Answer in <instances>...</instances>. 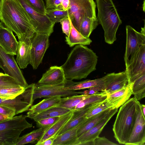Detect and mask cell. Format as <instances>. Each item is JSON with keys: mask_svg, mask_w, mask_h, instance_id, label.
I'll return each mask as SVG.
<instances>
[{"mask_svg": "<svg viewBox=\"0 0 145 145\" xmlns=\"http://www.w3.org/2000/svg\"><path fill=\"white\" fill-rule=\"evenodd\" d=\"M1 22L16 35L18 40L31 38L35 33L29 16L18 0H1Z\"/></svg>", "mask_w": 145, "mask_h": 145, "instance_id": "1", "label": "cell"}, {"mask_svg": "<svg viewBox=\"0 0 145 145\" xmlns=\"http://www.w3.org/2000/svg\"><path fill=\"white\" fill-rule=\"evenodd\" d=\"M98 57L96 53L86 45L77 44L61 66L65 78L72 80L86 78L96 70Z\"/></svg>", "mask_w": 145, "mask_h": 145, "instance_id": "2", "label": "cell"}, {"mask_svg": "<svg viewBox=\"0 0 145 145\" xmlns=\"http://www.w3.org/2000/svg\"><path fill=\"white\" fill-rule=\"evenodd\" d=\"M140 104L134 97L120 106L112 128L114 137L120 144L127 143L135 123Z\"/></svg>", "mask_w": 145, "mask_h": 145, "instance_id": "3", "label": "cell"}, {"mask_svg": "<svg viewBox=\"0 0 145 145\" xmlns=\"http://www.w3.org/2000/svg\"><path fill=\"white\" fill-rule=\"evenodd\" d=\"M96 3L97 18L104 31L105 41L112 44L116 40V32L122 21L112 0H96Z\"/></svg>", "mask_w": 145, "mask_h": 145, "instance_id": "4", "label": "cell"}, {"mask_svg": "<svg viewBox=\"0 0 145 145\" xmlns=\"http://www.w3.org/2000/svg\"><path fill=\"white\" fill-rule=\"evenodd\" d=\"M27 117L22 114L0 122V145H16L22 132L33 126Z\"/></svg>", "mask_w": 145, "mask_h": 145, "instance_id": "5", "label": "cell"}, {"mask_svg": "<svg viewBox=\"0 0 145 145\" xmlns=\"http://www.w3.org/2000/svg\"><path fill=\"white\" fill-rule=\"evenodd\" d=\"M67 10L72 23L79 32L81 24L86 17H96V5L94 0H70Z\"/></svg>", "mask_w": 145, "mask_h": 145, "instance_id": "6", "label": "cell"}, {"mask_svg": "<svg viewBox=\"0 0 145 145\" xmlns=\"http://www.w3.org/2000/svg\"><path fill=\"white\" fill-rule=\"evenodd\" d=\"M72 80L66 79L64 82L57 84L40 86L35 84L33 101L42 98H48L55 96L66 97L76 95L84 94L83 91H76L75 90L67 89L66 88L78 83Z\"/></svg>", "mask_w": 145, "mask_h": 145, "instance_id": "7", "label": "cell"}, {"mask_svg": "<svg viewBox=\"0 0 145 145\" xmlns=\"http://www.w3.org/2000/svg\"><path fill=\"white\" fill-rule=\"evenodd\" d=\"M18 0L27 13L35 32L50 36L54 31L55 23L46 14L35 10L26 0Z\"/></svg>", "mask_w": 145, "mask_h": 145, "instance_id": "8", "label": "cell"}, {"mask_svg": "<svg viewBox=\"0 0 145 145\" xmlns=\"http://www.w3.org/2000/svg\"><path fill=\"white\" fill-rule=\"evenodd\" d=\"M35 84L28 85L25 88L22 93L14 99H7L0 98V105L14 109L16 114L29 110L33 103V96Z\"/></svg>", "mask_w": 145, "mask_h": 145, "instance_id": "9", "label": "cell"}, {"mask_svg": "<svg viewBox=\"0 0 145 145\" xmlns=\"http://www.w3.org/2000/svg\"><path fill=\"white\" fill-rule=\"evenodd\" d=\"M0 68L5 74L14 78L22 87L28 85L13 55L7 53L0 47Z\"/></svg>", "mask_w": 145, "mask_h": 145, "instance_id": "10", "label": "cell"}, {"mask_svg": "<svg viewBox=\"0 0 145 145\" xmlns=\"http://www.w3.org/2000/svg\"><path fill=\"white\" fill-rule=\"evenodd\" d=\"M126 40L124 60L125 67L142 45L145 44V34L136 31L129 25L126 26Z\"/></svg>", "mask_w": 145, "mask_h": 145, "instance_id": "11", "label": "cell"}, {"mask_svg": "<svg viewBox=\"0 0 145 145\" xmlns=\"http://www.w3.org/2000/svg\"><path fill=\"white\" fill-rule=\"evenodd\" d=\"M49 37L48 35L35 33L31 38L30 64L33 69H36L42 62L45 53L49 46Z\"/></svg>", "mask_w": 145, "mask_h": 145, "instance_id": "12", "label": "cell"}, {"mask_svg": "<svg viewBox=\"0 0 145 145\" xmlns=\"http://www.w3.org/2000/svg\"><path fill=\"white\" fill-rule=\"evenodd\" d=\"M125 68L130 84L145 74V44L140 46Z\"/></svg>", "mask_w": 145, "mask_h": 145, "instance_id": "13", "label": "cell"}, {"mask_svg": "<svg viewBox=\"0 0 145 145\" xmlns=\"http://www.w3.org/2000/svg\"><path fill=\"white\" fill-rule=\"evenodd\" d=\"M106 75L105 83L101 91L107 95L130 85L125 70L117 73L108 74Z\"/></svg>", "mask_w": 145, "mask_h": 145, "instance_id": "14", "label": "cell"}, {"mask_svg": "<svg viewBox=\"0 0 145 145\" xmlns=\"http://www.w3.org/2000/svg\"><path fill=\"white\" fill-rule=\"evenodd\" d=\"M118 111V108H113L105 118L78 137L76 145H88L89 142L98 137L104 127Z\"/></svg>", "mask_w": 145, "mask_h": 145, "instance_id": "15", "label": "cell"}, {"mask_svg": "<svg viewBox=\"0 0 145 145\" xmlns=\"http://www.w3.org/2000/svg\"><path fill=\"white\" fill-rule=\"evenodd\" d=\"M145 117L142 114L140 106L135 123L125 145H145Z\"/></svg>", "mask_w": 145, "mask_h": 145, "instance_id": "16", "label": "cell"}, {"mask_svg": "<svg viewBox=\"0 0 145 145\" xmlns=\"http://www.w3.org/2000/svg\"><path fill=\"white\" fill-rule=\"evenodd\" d=\"M18 42L13 32L0 23V47L7 54L16 55Z\"/></svg>", "mask_w": 145, "mask_h": 145, "instance_id": "17", "label": "cell"}, {"mask_svg": "<svg viewBox=\"0 0 145 145\" xmlns=\"http://www.w3.org/2000/svg\"><path fill=\"white\" fill-rule=\"evenodd\" d=\"M63 71L60 67H51L44 74L36 85L40 86H50L63 82L66 80Z\"/></svg>", "mask_w": 145, "mask_h": 145, "instance_id": "18", "label": "cell"}, {"mask_svg": "<svg viewBox=\"0 0 145 145\" xmlns=\"http://www.w3.org/2000/svg\"><path fill=\"white\" fill-rule=\"evenodd\" d=\"M102 101L86 106L83 109L79 110L73 111V114L72 116L57 132L56 136L78 125L86 118V116L88 112L99 105Z\"/></svg>", "mask_w": 145, "mask_h": 145, "instance_id": "19", "label": "cell"}, {"mask_svg": "<svg viewBox=\"0 0 145 145\" xmlns=\"http://www.w3.org/2000/svg\"><path fill=\"white\" fill-rule=\"evenodd\" d=\"M31 38H27L23 40H18L16 60L21 69H25L28 64H30L31 48Z\"/></svg>", "mask_w": 145, "mask_h": 145, "instance_id": "20", "label": "cell"}, {"mask_svg": "<svg viewBox=\"0 0 145 145\" xmlns=\"http://www.w3.org/2000/svg\"><path fill=\"white\" fill-rule=\"evenodd\" d=\"M132 95L130 84L126 88L108 95L106 99L112 108H118L129 99Z\"/></svg>", "mask_w": 145, "mask_h": 145, "instance_id": "21", "label": "cell"}, {"mask_svg": "<svg viewBox=\"0 0 145 145\" xmlns=\"http://www.w3.org/2000/svg\"><path fill=\"white\" fill-rule=\"evenodd\" d=\"M87 119L86 118L76 126L56 136L52 145H76L78 130L84 123Z\"/></svg>", "mask_w": 145, "mask_h": 145, "instance_id": "22", "label": "cell"}, {"mask_svg": "<svg viewBox=\"0 0 145 145\" xmlns=\"http://www.w3.org/2000/svg\"><path fill=\"white\" fill-rule=\"evenodd\" d=\"M61 97L57 96L44 99L38 103L32 106L29 110L26 116L31 118L38 113L51 107L57 106Z\"/></svg>", "mask_w": 145, "mask_h": 145, "instance_id": "23", "label": "cell"}, {"mask_svg": "<svg viewBox=\"0 0 145 145\" xmlns=\"http://www.w3.org/2000/svg\"><path fill=\"white\" fill-rule=\"evenodd\" d=\"M73 114V111L71 110L67 114L60 116L59 119L46 131L35 145H40L47 139L53 136L56 137V133L70 120Z\"/></svg>", "mask_w": 145, "mask_h": 145, "instance_id": "24", "label": "cell"}, {"mask_svg": "<svg viewBox=\"0 0 145 145\" xmlns=\"http://www.w3.org/2000/svg\"><path fill=\"white\" fill-rule=\"evenodd\" d=\"M113 109L106 110L87 118L84 123L78 130V138L105 118Z\"/></svg>", "mask_w": 145, "mask_h": 145, "instance_id": "25", "label": "cell"}, {"mask_svg": "<svg viewBox=\"0 0 145 145\" xmlns=\"http://www.w3.org/2000/svg\"><path fill=\"white\" fill-rule=\"evenodd\" d=\"M69 19L71 29L69 36L65 37V41L67 43L70 47H72L76 44L84 45L90 44L92 42L91 40L89 38H86L82 35L74 27L70 18Z\"/></svg>", "mask_w": 145, "mask_h": 145, "instance_id": "26", "label": "cell"}, {"mask_svg": "<svg viewBox=\"0 0 145 145\" xmlns=\"http://www.w3.org/2000/svg\"><path fill=\"white\" fill-rule=\"evenodd\" d=\"M69 109L58 106L51 107L32 117L30 118L36 122L41 119L56 117H60L69 112Z\"/></svg>", "mask_w": 145, "mask_h": 145, "instance_id": "27", "label": "cell"}, {"mask_svg": "<svg viewBox=\"0 0 145 145\" xmlns=\"http://www.w3.org/2000/svg\"><path fill=\"white\" fill-rule=\"evenodd\" d=\"M46 130L40 128L18 138L16 145H23L28 143H37L40 139Z\"/></svg>", "mask_w": 145, "mask_h": 145, "instance_id": "28", "label": "cell"}, {"mask_svg": "<svg viewBox=\"0 0 145 145\" xmlns=\"http://www.w3.org/2000/svg\"><path fill=\"white\" fill-rule=\"evenodd\" d=\"M89 95L85 94L76 95L61 98L59 103L57 106L73 111L81 101Z\"/></svg>", "mask_w": 145, "mask_h": 145, "instance_id": "29", "label": "cell"}, {"mask_svg": "<svg viewBox=\"0 0 145 145\" xmlns=\"http://www.w3.org/2000/svg\"><path fill=\"white\" fill-rule=\"evenodd\" d=\"M99 24L97 17H86L81 24L79 32L84 37L88 38Z\"/></svg>", "mask_w": 145, "mask_h": 145, "instance_id": "30", "label": "cell"}, {"mask_svg": "<svg viewBox=\"0 0 145 145\" xmlns=\"http://www.w3.org/2000/svg\"><path fill=\"white\" fill-rule=\"evenodd\" d=\"M132 94L138 101L145 97V74L136 79L131 84Z\"/></svg>", "mask_w": 145, "mask_h": 145, "instance_id": "31", "label": "cell"}, {"mask_svg": "<svg viewBox=\"0 0 145 145\" xmlns=\"http://www.w3.org/2000/svg\"><path fill=\"white\" fill-rule=\"evenodd\" d=\"M106 75L102 78L93 80H87L79 82L76 84L66 88L67 89L74 90L89 89L92 87L103 85L105 84Z\"/></svg>", "mask_w": 145, "mask_h": 145, "instance_id": "32", "label": "cell"}, {"mask_svg": "<svg viewBox=\"0 0 145 145\" xmlns=\"http://www.w3.org/2000/svg\"><path fill=\"white\" fill-rule=\"evenodd\" d=\"M107 96L102 91L89 95L81 101L76 106L74 110H79L83 109L86 106L103 101L106 99Z\"/></svg>", "mask_w": 145, "mask_h": 145, "instance_id": "33", "label": "cell"}, {"mask_svg": "<svg viewBox=\"0 0 145 145\" xmlns=\"http://www.w3.org/2000/svg\"><path fill=\"white\" fill-rule=\"evenodd\" d=\"M46 14L55 24L60 22L63 19L69 16L67 10L56 8L46 9Z\"/></svg>", "mask_w": 145, "mask_h": 145, "instance_id": "34", "label": "cell"}, {"mask_svg": "<svg viewBox=\"0 0 145 145\" xmlns=\"http://www.w3.org/2000/svg\"><path fill=\"white\" fill-rule=\"evenodd\" d=\"M21 86L13 78L2 72L0 73V89Z\"/></svg>", "mask_w": 145, "mask_h": 145, "instance_id": "35", "label": "cell"}, {"mask_svg": "<svg viewBox=\"0 0 145 145\" xmlns=\"http://www.w3.org/2000/svg\"><path fill=\"white\" fill-rule=\"evenodd\" d=\"M25 88L22 86L0 89V98L12 99L22 93Z\"/></svg>", "mask_w": 145, "mask_h": 145, "instance_id": "36", "label": "cell"}, {"mask_svg": "<svg viewBox=\"0 0 145 145\" xmlns=\"http://www.w3.org/2000/svg\"><path fill=\"white\" fill-rule=\"evenodd\" d=\"M110 109L112 108L107 103L106 98L99 105L88 112L86 115V118H89L105 110Z\"/></svg>", "mask_w": 145, "mask_h": 145, "instance_id": "37", "label": "cell"}, {"mask_svg": "<svg viewBox=\"0 0 145 145\" xmlns=\"http://www.w3.org/2000/svg\"><path fill=\"white\" fill-rule=\"evenodd\" d=\"M60 117H56L41 119L36 121L37 126L47 130L55 123Z\"/></svg>", "mask_w": 145, "mask_h": 145, "instance_id": "38", "label": "cell"}, {"mask_svg": "<svg viewBox=\"0 0 145 145\" xmlns=\"http://www.w3.org/2000/svg\"><path fill=\"white\" fill-rule=\"evenodd\" d=\"M35 10L41 13L46 14V9L43 0H26Z\"/></svg>", "mask_w": 145, "mask_h": 145, "instance_id": "39", "label": "cell"}, {"mask_svg": "<svg viewBox=\"0 0 145 145\" xmlns=\"http://www.w3.org/2000/svg\"><path fill=\"white\" fill-rule=\"evenodd\" d=\"M63 32L68 36L71 29V24L69 16L66 17L60 21Z\"/></svg>", "mask_w": 145, "mask_h": 145, "instance_id": "40", "label": "cell"}, {"mask_svg": "<svg viewBox=\"0 0 145 145\" xmlns=\"http://www.w3.org/2000/svg\"><path fill=\"white\" fill-rule=\"evenodd\" d=\"M0 114L7 116L10 118L16 115L15 110L10 107L2 105H0Z\"/></svg>", "mask_w": 145, "mask_h": 145, "instance_id": "41", "label": "cell"}, {"mask_svg": "<svg viewBox=\"0 0 145 145\" xmlns=\"http://www.w3.org/2000/svg\"><path fill=\"white\" fill-rule=\"evenodd\" d=\"M93 145H115L117 144L113 142L105 137L99 136L91 142Z\"/></svg>", "mask_w": 145, "mask_h": 145, "instance_id": "42", "label": "cell"}, {"mask_svg": "<svg viewBox=\"0 0 145 145\" xmlns=\"http://www.w3.org/2000/svg\"><path fill=\"white\" fill-rule=\"evenodd\" d=\"M55 0H46L45 8L46 9L54 8V3Z\"/></svg>", "mask_w": 145, "mask_h": 145, "instance_id": "43", "label": "cell"}, {"mask_svg": "<svg viewBox=\"0 0 145 145\" xmlns=\"http://www.w3.org/2000/svg\"><path fill=\"white\" fill-rule=\"evenodd\" d=\"M70 0H63L61 3V6L62 9L67 10L69 6Z\"/></svg>", "mask_w": 145, "mask_h": 145, "instance_id": "44", "label": "cell"}, {"mask_svg": "<svg viewBox=\"0 0 145 145\" xmlns=\"http://www.w3.org/2000/svg\"><path fill=\"white\" fill-rule=\"evenodd\" d=\"M56 137L53 136L47 139L42 142L40 145H52L54 140Z\"/></svg>", "mask_w": 145, "mask_h": 145, "instance_id": "45", "label": "cell"}, {"mask_svg": "<svg viewBox=\"0 0 145 145\" xmlns=\"http://www.w3.org/2000/svg\"><path fill=\"white\" fill-rule=\"evenodd\" d=\"M62 1L63 0H55L54 3V8L63 10L61 6V3Z\"/></svg>", "mask_w": 145, "mask_h": 145, "instance_id": "46", "label": "cell"}, {"mask_svg": "<svg viewBox=\"0 0 145 145\" xmlns=\"http://www.w3.org/2000/svg\"><path fill=\"white\" fill-rule=\"evenodd\" d=\"M10 118L7 116L0 114V122Z\"/></svg>", "mask_w": 145, "mask_h": 145, "instance_id": "47", "label": "cell"}, {"mask_svg": "<svg viewBox=\"0 0 145 145\" xmlns=\"http://www.w3.org/2000/svg\"><path fill=\"white\" fill-rule=\"evenodd\" d=\"M140 107L142 114L145 117V105L140 103Z\"/></svg>", "mask_w": 145, "mask_h": 145, "instance_id": "48", "label": "cell"}, {"mask_svg": "<svg viewBox=\"0 0 145 145\" xmlns=\"http://www.w3.org/2000/svg\"><path fill=\"white\" fill-rule=\"evenodd\" d=\"M145 26H144V27L141 28V33L145 34Z\"/></svg>", "mask_w": 145, "mask_h": 145, "instance_id": "49", "label": "cell"}, {"mask_svg": "<svg viewBox=\"0 0 145 145\" xmlns=\"http://www.w3.org/2000/svg\"><path fill=\"white\" fill-rule=\"evenodd\" d=\"M1 0H0V4H1Z\"/></svg>", "mask_w": 145, "mask_h": 145, "instance_id": "50", "label": "cell"}, {"mask_svg": "<svg viewBox=\"0 0 145 145\" xmlns=\"http://www.w3.org/2000/svg\"></svg>", "mask_w": 145, "mask_h": 145, "instance_id": "51", "label": "cell"}]
</instances>
